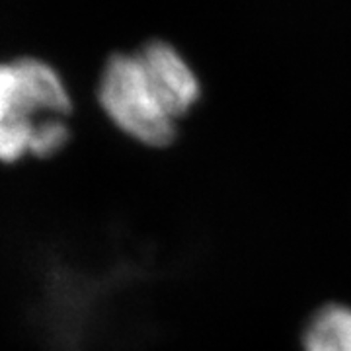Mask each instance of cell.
<instances>
[{
	"mask_svg": "<svg viewBox=\"0 0 351 351\" xmlns=\"http://www.w3.org/2000/svg\"><path fill=\"white\" fill-rule=\"evenodd\" d=\"M138 59L149 73L154 86L178 121L195 110L203 88L197 73L188 59L164 39H152L137 51Z\"/></svg>",
	"mask_w": 351,
	"mask_h": 351,
	"instance_id": "obj_3",
	"label": "cell"
},
{
	"mask_svg": "<svg viewBox=\"0 0 351 351\" xmlns=\"http://www.w3.org/2000/svg\"><path fill=\"white\" fill-rule=\"evenodd\" d=\"M98 101L113 125L145 149L164 151L180 138V121L168 110L137 53H113L106 61Z\"/></svg>",
	"mask_w": 351,
	"mask_h": 351,
	"instance_id": "obj_2",
	"label": "cell"
},
{
	"mask_svg": "<svg viewBox=\"0 0 351 351\" xmlns=\"http://www.w3.org/2000/svg\"><path fill=\"white\" fill-rule=\"evenodd\" d=\"M301 351H351V304L330 301L314 308L302 322Z\"/></svg>",
	"mask_w": 351,
	"mask_h": 351,
	"instance_id": "obj_4",
	"label": "cell"
},
{
	"mask_svg": "<svg viewBox=\"0 0 351 351\" xmlns=\"http://www.w3.org/2000/svg\"><path fill=\"white\" fill-rule=\"evenodd\" d=\"M71 112L69 90L51 64L29 57L0 63V162L32 156L39 131Z\"/></svg>",
	"mask_w": 351,
	"mask_h": 351,
	"instance_id": "obj_1",
	"label": "cell"
}]
</instances>
